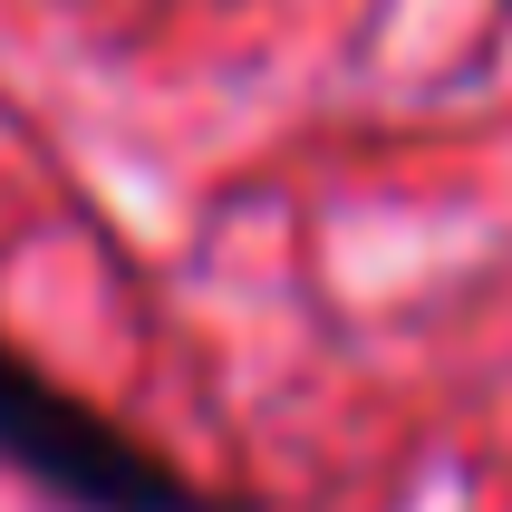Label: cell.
<instances>
[{
	"mask_svg": "<svg viewBox=\"0 0 512 512\" xmlns=\"http://www.w3.org/2000/svg\"><path fill=\"white\" fill-rule=\"evenodd\" d=\"M0 464L29 474V484L49 493V503H68V512H232L223 493H203L174 455L136 445L116 416L68 397L10 339H0Z\"/></svg>",
	"mask_w": 512,
	"mask_h": 512,
	"instance_id": "obj_1",
	"label": "cell"
}]
</instances>
